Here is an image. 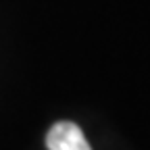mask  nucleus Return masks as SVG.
<instances>
[{
	"label": "nucleus",
	"instance_id": "obj_1",
	"mask_svg": "<svg viewBox=\"0 0 150 150\" xmlns=\"http://www.w3.org/2000/svg\"><path fill=\"white\" fill-rule=\"evenodd\" d=\"M48 150H92L79 125L73 121H59L54 123L46 134Z\"/></svg>",
	"mask_w": 150,
	"mask_h": 150
}]
</instances>
